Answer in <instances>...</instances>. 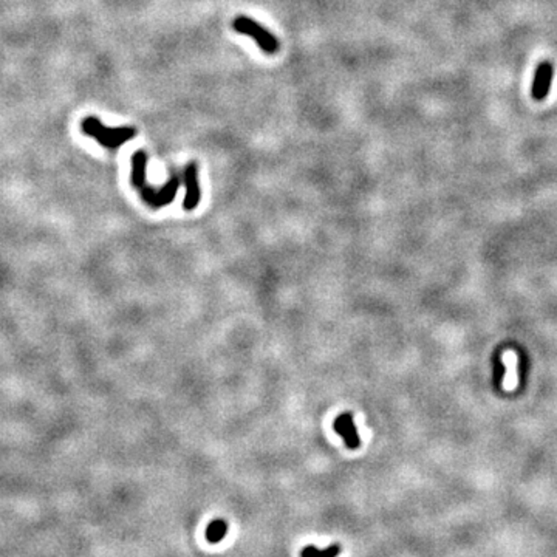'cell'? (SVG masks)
Returning <instances> with one entry per match:
<instances>
[{
    "label": "cell",
    "instance_id": "obj_7",
    "mask_svg": "<svg viewBox=\"0 0 557 557\" xmlns=\"http://www.w3.org/2000/svg\"><path fill=\"white\" fill-rule=\"evenodd\" d=\"M549 83H551V69H549V65H542L538 74H535L534 97L538 99L547 97Z\"/></svg>",
    "mask_w": 557,
    "mask_h": 557
},
{
    "label": "cell",
    "instance_id": "obj_8",
    "mask_svg": "<svg viewBox=\"0 0 557 557\" xmlns=\"http://www.w3.org/2000/svg\"><path fill=\"white\" fill-rule=\"evenodd\" d=\"M228 533V523L223 519H215L208 525L206 528V539L210 543H219L226 538Z\"/></svg>",
    "mask_w": 557,
    "mask_h": 557
},
{
    "label": "cell",
    "instance_id": "obj_9",
    "mask_svg": "<svg viewBox=\"0 0 557 557\" xmlns=\"http://www.w3.org/2000/svg\"><path fill=\"white\" fill-rule=\"evenodd\" d=\"M339 553H341V547L338 543H333V545L325 549H319L313 545H308L302 549L301 557H338Z\"/></svg>",
    "mask_w": 557,
    "mask_h": 557
},
{
    "label": "cell",
    "instance_id": "obj_5",
    "mask_svg": "<svg viewBox=\"0 0 557 557\" xmlns=\"http://www.w3.org/2000/svg\"><path fill=\"white\" fill-rule=\"evenodd\" d=\"M185 185H186V197L183 201V208L186 210H194L199 206L201 199L200 183H199V169L195 163H189L185 169Z\"/></svg>",
    "mask_w": 557,
    "mask_h": 557
},
{
    "label": "cell",
    "instance_id": "obj_4",
    "mask_svg": "<svg viewBox=\"0 0 557 557\" xmlns=\"http://www.w3.org/2000/svg\"><path fill=\"white\" fill-rule=\"evenodd\" d=\"M333 429L336 431L339 437H342L344 443L349 449L355 451L361 446V438H359V433L356 431L351 413H341V415L335 419V423H333Z\"/></svg>",
    "mask_w": 557,
    "mask_h": 557
},
{
    "label": "cell",
    "instance_id": "obj_1",
    "mask_svg": "<svg viewBox=\"0 0 557 557\" xmlns=\"http://www.w3.org/2000/svg\"><path fill=\"white\" fill-rule=\"evenodd\" d=\"M146 166H147V155L144 151H138L132 157V185L140 191L142 201L151 208H163L172 203L176 192L180 188L178 176H172L161 189H153L146 183Z\"/></svg>",
    "mask_w": 557,
    "mask_h": 557
},
{
    "label": "cell",
    "instance_id": "obj_2",
    "mask_svg": "<svg viewBox=\"0 0 557 557\" xmlns=\"http://www.w3.org/2000/svg\"><path fill=\"white\" fill-rule=\"evenodd\" d=\"M81 131L108 151H117L119 146L137 135L133 127H107L97 117H87L81 121Z\"/></svg>",
    "mask_w": 557,
    "mask_h": 557
},
{
    "label": "cell",
    "instance_id": "obj_6",
    "mask_svg": "<svg viewBox=\"0 0 557 557\" xmlns=\"http://www.w3.org/2000/svg\"><path fill=\"white\" fill-rule=\"evenodd\" d=\"M501 363L505 365V375L501 387L505 392H514L519 385V356L514 350H506L501 355Z\"/></svg>",
    "mask_w": 557,
    "mask_h": 557
},
{
    "label": "cell",
    "instance_id": "obj_3",
    "mask_svg": "<svg viewBox=\"0 0 557 557\" xmlns=\"http://www.w3.org/2000/svg\"><path fill=\"white\" fill-rule=\"evenodd\" d=\"M233 26H234L235 31L242 33V35H247V36L253 38L256 40V44L259 45L260 49L267 54H274L278 50L277 39L273 35H271L268 30H265L262 25L257 24L256 20L249 19V17H244V16H240V17H237L234 20Z\"/></svg>",
    "mask_w": 557,
    "mask_h": 557
}]
</instances>
